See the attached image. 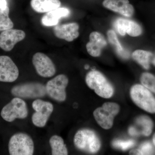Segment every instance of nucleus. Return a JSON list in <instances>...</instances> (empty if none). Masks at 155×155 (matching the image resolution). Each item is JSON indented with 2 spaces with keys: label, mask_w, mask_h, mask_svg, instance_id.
<instances>
[{
  "label": "nucleus",
  "mask_w": 155,
  "mask_h": 155,
  "mask_svg": "<svg viewBox=\"0 0 155 155\" xmlns=\"http://www.w3.org/2000/svg\"><path fill=\"white\" fill-rule=\"evenodd\" d=\"M8 7L6 0H0V10H5Z\"/></svg>",
  "instance_id": "nucleus-27"
},
{
  "label": "nucleus",
  "mask_w": 155,
  "mask_h": 155,
  "mask_svg": "<svg viewBox=\"0 0 155 155\" xmlns=\"http://www.w3.org/2000/svg\"><path fill=\"white\" fill-rule=\"evenodd\" d=\"M68 83L69 79L66 75H57L47 83L45 86L47 94L57 101H64L67 98L66 89Z\"/></svg>",
  "instance_id": "nucleus-8"
},
{
  "label": "nucleus",
  "mask_w": 155,
  "mask_h": 155,
  "mask_svg": "<svg viewBox=\"0 0 155 155\" xmlns=\"http://www.w3.org/2000/svg\"><path fill=\"white\" fill-rule=\"evenodd\" d=\"M107 45V40L101 34L93 31L90 35L89 41L86 45L87 51L92 57H98Z\"/></svg>",
  "instance_id": "nucleus-15"
},
{
  "label": "nucleus",
  "mask_w": 155,
  "mask_h": 155,
  "mask_svg": "<svg viewBox=\"0 0 155 155\" xmlns=\"http://www.w3.org/2000/svg\"><path fill=\"white\" fill-rule=\"evenodd\" d=\"M130 96L139 107L150 114H155V98L150 90L143 85L136 84L130 90Z\"/></svg>",
  "instance_id": "nucleus-3"
},
{
  "label": "nucleus",
  "mask_w": 155,
  "mask_h": 155,
  "mask_svg": "<svg viewBox=\"0 0 155 155\" xmlns=\"http://www.w3.org/2000/svg\"><path fill=\"white\" fill-rule=\"evenodd\" d=\"M153 141L154 145L155 146V134H154L153 136Z\"/></svg>",
  "instance_id": "nucleus-28"
},
{
  "label": "nucleus",
  "mask_w": 155,
  "mask_h": 155,
  "mask_svg": "<svg viewBox=\"0 0 155 155\" xmlns=\"http://www.w3.org/2000/svg\"><path fill=\"white\" fill-rule=\"evenodd\" d=\"M153 64H154V65H155V59H154L153 61Z\"/></svg>",
  "instance_id": "nucleus-29"
},
{
  "label": "nucleus",
  "mask_w": 155,
  "mask_h": 155,
  "mask_svg": "<svg viewBox=\"0 0 155 155\" xmlns=\"http://www.w3.org/2000/svg\"><path fill=\"white\" fill-rule=\"evenodd\" d=\"M154 153L152 145L149 142H145L140 146L138 150H132L130 155H152Z\"/></svg>",
  "instance_id": "nucleus-24"
},
{
  "label": "nucleus",
  "mask_w": 155,
  "mask_h": 155,
  "mask_svg": "<svg viewBox=\"0 0 155 155\" xmlns=\"http://www.w3.org/2000/svg\"><path fill=\"white\" fill-rule=\"evenodd\" d=\"M32 107L35 111L31 117L32 123L36 127H45L54 110L52 104L37 99L32 103Z\"/></svg>",
  "instance_id": "nucleus-9"
},
{
  "label": "nucleus",
  "mask_w": 155,
  "mask_h": 155,
  "mask_svg": "<svg viewBox=\"0 0 155 155\" xmlns=\"http://www.w3.org/2000/svg\"><path fill=\"white\" fill-rule=\"evenodd\" d=\"M135 141L133 140H114L112 143L114 147L119 149L122 150H126L132 147L135 145Z\"/></svg>",
  "instance_id": "nucleus-26"
},
{
  "label": "nucleus",
  "mask_w": 155,
  "mask_h": 155,
  "mask_svg": "<svg viewBox=\"0 0 155 155\" xmlns=\"http://www.w3.org/2000/svg\"><path fill=\"white\" fill-rule=\"evenodd\" d=\"M117 30L120 35L125 36L127 33L129 36L135 37L142 33V28L137 22L126 19L120 18L116 22Z\"/></svg>",
  "instance_id": "nucleus-16"
},
{
  "label": "nucleus",
  "mask_w": 155,
  "mask_h": 155,
  "mask_svg": "<svg viewBox=\"0 0 155 155\" xmlns=\"http://www.w3.org/2000/svg\"><path fill=\"white\" fill-rule=\"evenodd\" d=\"M70 10L66 8H59L49 11L41 18L42 24L45 26H55L63 17H68Z\"/></svg>",
  "instance_id": "nucleus-17"
},
{
  "label": "nucleus",
  "mask_w": 155,
  "mask_h": 155,
  "mask_svg": "<svg viewBox=\"0 0 155 155\" xmlns=\"http://www.w3.org/2000/svg\"><path fill=\"white\" fill-rule=\"evenodd\" d=\"M103 5L125 17H131L134 13V8L128 0H104Z\"/></svg>",
  "instance_id": "nucleus-14"
},
{
  "label": "nucleus",
  "mask_w": 155,
  "mask_h": 155,
  "mask_svg": "<svg viewBox=\"0 0 155 155\" xmlns=\"http://www.w3.org/2000/svg\"><path fill=\"white\" fill-rule=\"evenodd\" d=\"M49 143L52 155H67L68 152L63 139L59 136L53 135L50 138Z\"/></svg>",
  "instance_id": "nucleus-19"
},
{
  "label": "nucleus",
  "mask_w": 155,
  "mask_h": 155,
  "mask_svg": "<svg viewBox=\"0 0 155 155\" xmlns=\"http://www.w3.org/2000/svg\"><path fill=\"white\" fill-rule=\"evenodd\" d=\"M30 5L32 8L37 13H47L60 8L61 2L60 0H31Z\"/></svg>",
  "instance_id": "nucleus-18"
},
{
  "label": "nucleus",
  "mask_w": 155,
  "mask_h": 155,
  "mask_svg": "<svg viewBox=\"0 0 155 155\" xmlns=\"http://www.w3.org/2000/svg\"><path fill=\"white\" fill-rule=\"evenodd\" d=\"M32 63L39 75L44 78L52 77L56 73L55 66L52 60L42 53L35 54Z\"/></svg>",
  "instance_id": "nucleus-10"
},
{
  "label": "nucleus",
  "mask_w": 155,
  "mask_h": 155,
  "mask_svg": "<svg viewBox=\"0 0 155 155\" xmlns=\"http://www.w3.org/2000/svg\"><path fill=\"white\" fill-rule=\"evenodd\" d=\"M152 54L143 50H137L132 54V57L134 61L146 69L150 68V58Z\"/></svg>",
  "instance_id": "nucleus-20"
},
{
  "label": "nucleus",
  "mask_w": 155,
  "mask_h": 155,
  "mask_svg": "<svg viewBox=\"0 0 155 155\" xmlns=\"http://www.w3.org/2000/svg\"><path fill=\"white\" fill-rule=\"evenodd\" d=\"M19 75L18 67L12 59L8 56H0V81L14 82Z\"/></svg>",
  "instance_id": "nucleus-11"
},
{
  "label": "nucleus",
  "mask_w": 155,
  "mask_h": 155,
  "mask_svg": "<svg viewBox=\"0 0 155 155\" xmlns=\"http://www.w3.org/2000/svg\"><path fill=\"white\" fill-rule=\"evenodd\" d=\"M136 123L140 127H143L141 134L149 136L152 132L153 123L151 119L147 116H141L136 120Z\"/></svg>",
  "instance_id": "nucleus-21"
},
{
  "label": "nucleus",
  "mask_w": 155,
  "mask_h": 155,
  "mask_svg": "<svg viewBox=\"0 0 155 155\" xmlns=\"http://www.w3.org/2000/svg\"><path fill=\"white\" fill-rule=\"evenodd\" d=\"M8 150L11 155H33L34 151L33 140L26 134H15L9 140Z\"/></svg>",
  "instance_id": "nucleus-4"
},
{
  "label": "nucleus",
  "mask_w": 155,
  "mask_h": 155,
  "mask_svg": "<svg viewBox=\"0 0 155 155\" xmlns=\"http://www.w3.org/2000/svg\"><path fill=\"white\" fill-rule=\"evenodd\" d=\"M25 37V32L22 30L11 28L4 31L0 34V48L5 51H10Z\"/></svg>",
  "instance_id": "nucleus-12"
},
{
  "label": "nucleus",
  "mask_w": 155,
  "mask_h": 155,
  "mask_svg": "<svg viewBox=\"0 0 155 155\" xmlns=\"http://www.w3.org/2000/svg\"><path fill=\"white\" fill-rule=\"evenodd\" d=\"M1 115L8 122H13L16 119H25L28 115L27 105L22 99L16 97L3 108Z\"/></svg>",
  "instance_id": "nucleus-7"
},
{
  "label": "nucleus",
  "mask_w": 155,
  "mask_h": 155,
  "mask_svg": "<svg viewBox=\"0 0 155 155\" xmlns=\"http://www.w3.org/2000/svg\"><path fill=\"white\" fill-rule=\"evenodd\" d=\"M108 39L110 43L113 45L116 50L118 51V53H120L123 51V48L120 42L118 40V37L116 35V32L113 30H109L107 32Z\"/></svg>",
  "instance_id": "nucleus-25"
},
{
  "label": "nucleus",
  "mask_w": 155,
  "mask_h": 155,
  "mask_svg": "<svg viewBox=\"0 0 155 155\" xmlns=\"http://www.w3.org/2000/svg\"><path fill=\"white\" fill-rule=\"evenodd\" d=\"M10 9L8 6L5 10H0V31L11 29L14 23L9 17Z\"/></svg>",
  "instance_id": "nucleus-22"
},
{
  "label": "nucleus",
  "mask_w": 155,
  "mask_h": 155,
  "mask_svg": "<svg viewBox=\"0 0 155 155\" xmlns=\"http://www.w3.org/2000/svg\"><path fill=\"white\" fill-rule=\"evenodd\" d=\"M11 94L20 98L36 99L47 94L45 86L39 82H28L15 85L11 90Z\"/></svg>",
  "instance_id": "nucleus-6"
},
{
  "label": "nucleus",
  "mask_w": 155,
  "mask_h": 155,
  "mask_svg": "<svg viewBox=\"0 0 155 155\" xmlns=\"http://www.w3.org/2000/svg\"><path fill=\"white\" fill-rule=\"evenodd\" d=\"M142 85L155 94V76L149 72H144L140 78Z\"/></svg>",
  "instance_id": "nucleus-23"
},
{
  "label": "nucleus",
  "mask_w": 155,
  "mask_h": 155,
  "mask_svg": "<svg viewBox=\"0 0 155 155\" xmlns=\"http://www.w3.org/2000/svg\"><path fill=\"white\" fill-rule=\"evenodd\" d=\"M85 82L98 95L104 98H110L114 94L113 85L99 71L93 70L87 74Z\"/></svg>",
  "instance_id": "nucleus-2"
},
{
  "label": "nucleus",
  "mask_w": 155,
  "mask_h": 155,
  "mask_svg": "<svg viewBox=\"0 0 155 155\" xmlns=\"http://www.w3.org/2000/svg\"><path fill=\"white\" fill-rule=\"evenodd\" d=\"M74 143L78 149L89 153H95L99 150L101 142L94 130L89 129H81L75 134Z\"/></svg>",
  "instance_id": "nucleus-1"
},
{
  "label": "nucleus",
  "mask_w": 155,
  "mask_h": 155,
  "mask_svg": "<svg viewBox=\"0 0 155 155\" xmlns=\"http://www.w3.org/2000/svg\"><path fill=\"white\" fill-rule=\"evenodd\" d=\"M79 26L75 22L56 25L54 28L55 36L58 38L71 42L77 38L79 35Z\"/></svg>",
  "instance_id": "nucleus-13"
},
{
  "label": "nucleus",
  "mask_w": 155,
  "mask_h": 155,
  "mask_svg": "<svg viewBox=\"0 0 155 155\" xmlns=\"http://www.w3.org/2000/svg\"><path fill=\"white\" fill-rule=\"evenodd\" d=\"M119 105L114 102H106L93 112L97 124L104 129H109L114 124V119L120 111Z\"/></svg>",
  "instance_id": "nucleus-5"
}]
</instances>
